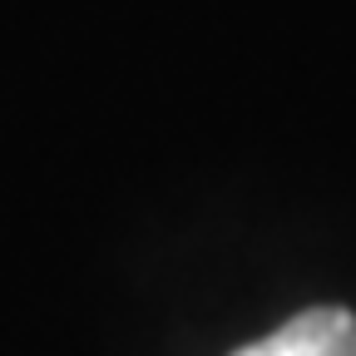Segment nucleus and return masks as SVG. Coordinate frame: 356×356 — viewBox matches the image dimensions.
Instances as JSON below:
<instances>
[{
  "label": "nucleus",
  "instance_id": "nucleus-1",
  "mask_svg": "<svg viewBox=\"0 0 356 356\" xmlns=\"http://www.w3.org/2000/svg\"><path fill=\"white\" fill-rule=\"evenodd\" d=\"M233 356H356V317L346 307H312Z\"/></svg>",
  "mask_w": 356,
  "mask_h": 356
}]
</instances>
